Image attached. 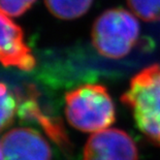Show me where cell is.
<instances>
[{
    "instance_id": "cell-1",
    "label": "cell",
    "mask_w": 160,
    "mask_h": 160,
    "mask_svg": "<svg viewBox=\"0 0 160 160\" xmlns=\"http://www.w3.org/2000/svg\"><path fill=\"white\" fill-rule=\"evenodd\" d=\"M121 101L131 111L138 130L160 147V63L134 74Z\"/></svg>"
},
{
    "instance_id": "cell-2",
    "label": "cell",
    "mask_w": 160,
    "mask_h": 160,
    "mask_svg": "<svg viewBox=\"0 0 160 160\" xmlns=\"http://www.w3.org/2000/svg\"><path fill=\"white\" fill-rule=\"evenodd\" d=\"M65 116L78 130L98 132L115 122V103L103 85L85 84L66 93Z\"/></svg>"
},
{
    "instance_id": "cell-3",
    "label": "cell",
    "mask_w": 160,
    "mask_h": 160,
    "mask_svg": "<svg viewBox=\"0 0 160 160\" xmlns=\"http://www.w3.org/2000/svg\"><path fill=\"white\" fill-rule=\"evenodd\" d=\"M141 27L137 18L122 8L103 12L92 27L91 38L99 55L108 59L127 56L138 42Z\"/></svg>"
},
{
    "instance_id": "cell-4",
    "label": "cell",
    "mask_w": 160,
    "mask_h": 160,
    "mask_svg": "<svg viewBox=\"0 0 160 160\" xmlns=\"http://www.w3.org/2000/svg\"><path fill=\"white\" fill-rule=\"evenodd\" d=\"M84 160H138L134 141L117 128L94 132L84 148Z\"/></svg>"
},
{
    "instance_id": "cell-5",
    "label": "cell",
    "mask_w": 160,
    "mask_h": 160,
    "mask_svg": "<svg viewBox=\"0 0 160 160\" xmlns=\"http://www.w3.org/2000/svg\"><path fill=\"white\" fill-rule=\"evenodd\" d=\"M1 147L4 160H52L46 138L30 128H15L3 135Z\"/></svg>"
},
{
    "instance_id": "cell-6",
    "label": "cell",
    "mask_w": 160,
    "mask_h": 160,
    "mask_svg": "<svg viewBox=\"0 0 160 160\" xmlns=\"http://www.w3.org/2000/svg\"><path fill=\"white\" fill-rule=\"evenodd\" d=\"M0 63L29 71L36 65L34 56L24 40L23 30L0 12Z\"/></svg>"
},
{
    "instance_id": "cell-7",
    "label": "cell",
    "mask_w": 160,
    "mask_h": 160,
    "mask_svg": "<svg viewBox=\"0 0 160 160\" xmlns=\"http://www.w3.org/2000/svg\"><path fill=\"white\" fill-rule=\"evenodd\" d=\"M19 115L24 120L34 121L40 125L50 138L53 139L60 148L64 150L69 148V139L61 121L42 113L32 91L20 104Z\"/></svg>"
},
{
    "instance_id": "cell-8",
    "label": "cell",
    "mask_w": 160,
    "mask_h": 160,
    "mask_svg": "<svg viewBox=\"0 0 160 160\" xmlns=\"http://www.w3.org/2000/svg\"><path fill=\"white\" fill-rule=\"evenodd\" d=\"M50 12L62 20H73L90 9L93 0H45Z\"/></svg>"
},
{
    "instance_id": "cell-9",
    "label": "cell",
    "mask_w": 160,
    "mask_h": 160,
    "mask_svg": "<svg viewBox=\"0 0 160 160\" xmlns=\"http://www.w3.org/2000/svg\"><path fill=\"white\" fill-rule=\"evenodd\" d=\"M16 108L15 96L5 84L0 83V132L12 123Z\"/></svg>"
},
{
    "instance_id": "cell-10",
    "label": "cell",
    "mask_w": 160,
    "mask_h": 160,
    "mask_svg": "<svg viewBox=\"0 0 160 160\" xmlns=\"http://www.w3.org/2000/svg\"><path fill=\"white\" fill-rule=\"evenodd\" d=\"M129 8L146 22H160V0H127Z\"/></svg>"
},
{
    "instance_id": "cell-11",
    "label": "cell",
    "mask_w": 160,
    "mask_h": 160,
    "mask_svg": "<svg viewBox=\"0 0 160 160\" xmlns=\"http://www.w3.org/2000/svg\"><path fill=\"white\" fill-rule=\"evenodd\" d=\"M36 0H0V12L11 17H19L31 8Z\"/></svg>"
},
{
    "instance_id": "cell-12",
    "label": "cell",
    "mask_w": 160,
    "mask_h": 160,
    "mask_svg": "<svg viewBox=\"0 0 160 160\" xmlns=\"http://www.w3.org/2000/svg\"><path fill=\"white\" fill-rule=\"evenodd\" d=\"M0 160H4V157H3V152H2L1 144H0Z\"/></svg>"
}]
</instances>
